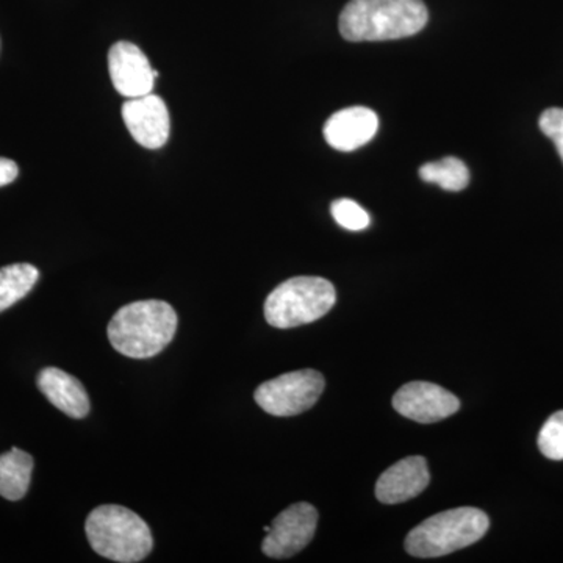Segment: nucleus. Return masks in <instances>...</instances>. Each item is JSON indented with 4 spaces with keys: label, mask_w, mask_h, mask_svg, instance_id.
Instances as JSON below:
<instances>
[{
    "label": "nucleus",
    "mask_w": 563,
    "mask_h": 563,
    "mask_svg": "<svg viewBox=\"0 0 563 563\" xmlns=\"http://www.w3.org/2000/svg\"><path fill=\"white\" fill-rule=\"evenodd\" d=\"M177 313L158 299L136 301L121 307L111 318L109 340L120 354L131 358H151L173 342Z\"/></svg>",
    "instance_id": "2"
},
{
    "label": "nucleus",
    "mask_w": 563,
    "mask_h": 563,
    "mask_svg": "<svg viewBox=\"0 0 563 563\" xmlns=\"http://www.w3.org/2000/svg\"><path fill=\"white\" fill-rule=\"evenodd\" d=\"M122 120L136 143L147 150H161L172 132L168 107L158 96L128 99L122 106Z\"/></svg>",
    "instance_id": "9"
},
{
    "label": "nucleus",
    "mask_w": 563,
    "mask_h": 563,
    "mask_svg": "<svg viewBox=\"0 0 563 563\" xmlns=\"http://www.w3.org/2000/svg\"><path fill=\"white\" fill-rule=\"evenodd\" d=\"M40 279L31 263H14L0 268V312L24 299Z\"/></svg>",
    "instance_id": "15"
},
{
    "label": "nucleus",
    "mask_w": 563,
    "mask_h": 563,
    "mask_svg": "<svg viewBox=\"0 0 563 563\" xmlns=\"http://www.w3.org/2000/svg\"><path fill=\"white\" fill-rule=\"evenodd\" d=\"M490 520L476 507H457L433 515L409 532L406 551L413 558H443L479 542Z\"/></svg>",
    "instance_id": "4"
},
{
    "label": "nucleus",
    "mask_w": 563,
    "mask_h": 563,
    "mask_svg": "<svg viewBox=\"0 0 563 563\" xmlns=\"http://www.w3.org/2000/svg\"><path fill=\"white\" fill-rule=\"evenodd\" d=\"M36 384L52 406L57 407L74 420H80L90 413V398L77 377L51 366V368L41 369Z\"/></svg>",
    "instance_id": "13"
},
{
    "label": "nucleus",
    "mask_w": 563,
    "mask_h": 563,
    "mask_svg": "<svg viewBox=\"0 0 563 563\" xmlns=\"http://www.w3.org/2000/svg\"><path fill=\"white\" fill-rule=\"evenodd\" d=\"M331 213L336 224L342 225L346 231H365L372 222L366 210L351 199H339V201L332 202Z\"/></svg>",
    "instance_id": "18"
},
{
    "label": "nucleus",
    "mask_w": 563,
    "mask_h": 563,
    "mask_svg": "<svg viewBox=\"0 0 563 563\" xmlns=\"http://www.w3.org/2000/svg\"><path fill=\"white\" fill-rule=\"evenodd\" d=\"M336 301L335 287L328 279L313 276L282 282L265 301V318L277 329L310 324L331 312Z\"/></svg>",
    "instance_id": "5"
},
{
    "label": "nucleus",
    "mask_w": 563,
    "mask_h": 563,
    "mask_svg": "<svg viewBox=\"0 0 563 563\" xmlns=\"http://www.w3.org/2000/svg\"><path fill=\"white\" fill-rule=\"evenodd\" d=\"M317 525L318 512L312 504H292L274 518L262 543L263 553L273 559H288L301 553L312 542Z\"/></svg>",
    "instance_id": "7"
},
{
    "label": "nucleus",
    "mask_w": 563,
    "mask_h": 563,
    "mask_svg": "<svg viewBox=\"0 0 563 563\" xmlns=\"http://www.w3.org/2000/svg\"><path fill=\"white\" fill-rule=\"evenodd\" d=\"M420 177L446 191H462L470 184L468 168L457 157H444L439 162L426 163L420 168Z\"/></svg>",
    "instance_id": "16"
},
{
    "label": "nucleus",
    "mask_w": 563,
    "mask_h": 563,
    "mask_svg": "<svg viewBox=\"0 0 563 563\" xmlns=\"http://www.w3.org/2000/svg\"><path fill=\"white\" fill-rule=\"evenodd\" d=\"M428 462L421 455L402 459L380 474L376 484V496L383 504H399L417 498L428 488Z\"/></svg>",
    "instance_id": "12"
},
{
    "label": "nucleus",
    "mask_w": 563,
    "mask_h": 563,
    "mask_svg": "<svg viewBox=\"0 0 563 563\" xmlns=\"http://www.w3.org/2000/svg\"><path fill=\"white\" fill-rule=\"evenodd\" d=\"M109 70L113 87L124 98L151 95L157 79L150 58L136 44L118 41L109 52Z\"/></svg>",
    "instance_id": "10"
},
{
    "label": "nucleus",
    "mask_w": 563,
    "mask_h": 563,
    "mask_svg": "<svg viewBox=\"0 0 563 563\" xmlns=\"http://www.w3.org/2000/svg\"><path fill=\"white\" fill-rule=\"evenodd\" d=\"M393 407L409 420L431 424L459 412L461 401L440 385L415 380L395 393Z\"/></svg>",
    "instance_id": "8"
},
{
    "label": "nucleus",
    "mask_w": 563,
    "mask_h": 563,
    "mask_svg": "<svg viewBox=\"0 0 563 563\" xmlns=\"http://www.w3.org/2000/svg\"><path fill=\"white\" fill-rule=\"evenodd\" d=\"M422 0H350L340 14V33L352 43L409 38L426 27Z\"/></svg>",
    "instance_id": "1"
},
{
    "label": "nucleus",
    "mask_w": 563,
    "mask_h": 563,
    "mask_svg": "<svg viewBox=\"0 0 563 563\" xmlns=\"http://www.w3.org/2000/svg\"><path fill=\"white\" fill-rule=\"evenodd\" d=\"M379 118L366 107H350L333 113L324 124V139L340 152L361 150L376 136Z\"/></svg>",
    "instance_id": "11"
},
{
    "label": "nucleus",
    "mask_w": 563,
    "mask_h": 563,
    "mask_svg": "<svg viewBox=\"0 0 563 563\" xmlns=\"http://www.w3.org/2000/svg\"><path fill=\"white\" fill-rule=\"evenodd\" d=\"M33 465L32 455L18 448L0 454V496L9 501L24 498L31 487Z\"/></svg>",
    "instance_id": "14"
},
{
    "label": "nucleus",
    "mask_w": 563,
    "mask_h": 563,
    "mask_svg": "<svg viewBox=\"0 0 563 563\" xmlns=\"http://www.w3.org/2000/svg\"><path fill=\"white\" fill-rule=\"evenodd\" d=\"M540 131L558 147L563 162V109L544 110L539 120Z\"/></svg>",
    "instance_id": "19"
},
{
    "label": "nucleus",
    "mask_w": 563,
    "mask_h": 563,
    "mask_svg": "<svg viewBox=\"0 0 563 563\" xmlns=\"http://www.w3.org/2000/svg\"><path fill=\"white\" fill-rule=\"evenodd\" d=\"M539 450L551 461H563V410L544 422L539 433Z\"/></svg>",
    "instance_id": "17"
},
{
    "label": "nucleus",
    "mask_w": 563,
    "mask_h": 563,
    "mask_svg": "<svg viewBox=\"0 0 563 563\" xmlns=\"http://www.w3.org/2000/svg\"><path fill=\"white\" fill-rule=\"evenodd\" d=\"M20 174L16 163L10 161V158L0 157V187L11 184L16 179Z\"/></svg>",
    "instance_id": "20"
},
{
    "label": "nucleus",
    "mask_w": 563,
    "mask_h": 563,
    "mask_svg": "<svg viewBox=\"0 0 563 563\" xmlns=\"http://www.w3.org/2000/svg\"><path fill=\"white\" fill-rule=\"evenodd\" d=\"M325 380L314 369L282 374L255 390V402L274 417H295L312 409L324 391Z\"/></svg>",
    "instance_id": "6"
},
{
    "label": "nucleus",
    "mask_w": 563,
    "mask_h": 563,
    "mask_svg": "<svg viewBox=\"0 0 563 563\" xmlns=\"http://www.w3.org/2000/svg\"><path fill=\"white\" fill-rule=\"evenodd\" d=\"M85 532L92 550L113 562L144 561L154 548L146 521L117 504L96 507L85 521Z\"/></svg>",
    "instance_id": "3"
}]
</instances>
